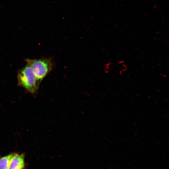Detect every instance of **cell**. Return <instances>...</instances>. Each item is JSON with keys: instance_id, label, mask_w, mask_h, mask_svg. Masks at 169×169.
Instances as JSON below:
<instances>
[{"instance_id": "cell-3", "label": "cell", "mask_w": 169, "mask_h": 169, "mask_svg": "<svg viewBox=\"0 0 169 169\" xmlns=\"http://www.w3.org/2000/svg\"><path fill=\"white\" fill-rule=\"evenodd\" d=\"M24 156L23 154H16L12 159L8 169H24Z\"/></svg>"}, {"instance_id": "cell-1", "label": "cell", "mask_w": 169, "mask_h": 169, "mask_svg": "<svg viewBox=\"0 0 169 169\" xmlns=\"http://www.w3.org/2000/svg\"><path fill=\"white\" fill-rule=\"evenodd\" d=\"M17 78L19 85L26 89L31 93H35L39 84L36 76L32 68L28 64L18 72Z\"/></svg>"}, {"instance_id": "cell-2", "label": "cell", "mask_w": 169, "mask_h": 169, "mask_svg": "<svg viewBox=\"0 0 169 169\" xmlns=\"http://www.w3.org/2000/svg\"><path fill=\"white\" fill-rule=\"evenodd\" d=\"M25 61L33 69L39 84L54 67V62L51 58L34 59H26Z\"/></svg>"}, {"instance_id": "cell-4", "label": "cell", "mask_w": 169, "mask_h": 169, "mask_svg": "<svg viewBox=\"0 0 169 169\" xmlns=\"http://www.w3.org/2000/svg\"><path fill=\"white\" fill-rule=\"evenodd\" d=\"M15 153H12L0 158V169H8L10 161Z\"/></svg>"}]
</instances>
